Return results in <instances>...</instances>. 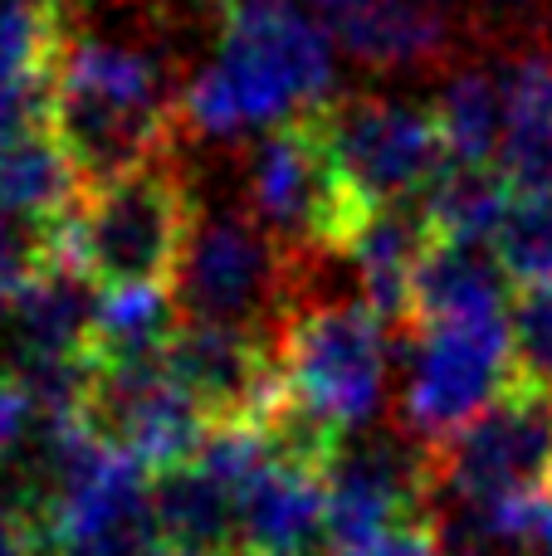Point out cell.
<instances>
[{
  "instance_id": "484cf974",
  "label": "cell",
  "mask_w": 552,
  "mask_h": 556,
  "mask_svg": "<svg viewBox=\"0 0 552 556\" xmlns=\"http://www.w3.org/2000/svg\"><path fill=\"white\" fill-rule=\"evenodd\" d=\"M514 352L518 371L552 391V288H528L514 298Z\"/></svg>"
},
{
  "instance_id": "5bb4252c",
  "label": "cell",
  "mask_w": 552,
  "mask_h": 556,
  "mask_svg": "<svg viewBox=\"0 0 552 556\" xmlns=\"http://www.w3.org/2000/svg\"><path fill=\"white\" fill-rule=\"evenodd\" d=\"M10 313H15V356H10V366L93 362L98 288L74 264L45 269Z\"/></svg>"
},
{
  "instance_id": "52a82bcc",
  "label": "cell",
  "mask_w": 552,
  "mask_h": 556,
  "mask_svg": "<svg viewBox=\"0 0 552 556\" xmlns=\"http://www.w3.org/2000/svg\"><path fill=\"white\" fill-rule=\"evenodd\" d=\"M514 323H440L411 327L406 386H401V434L421 450L455 440L518 381Z\"/></svg>"
},
{
  "instance_id": "8fae6325",
  "label": "cell",
  "mask_w": 552,
  "mask_h": 556,
  "mask_svg": "<svg viewBox=\"0 0 552 556\" xmlns=\"http://www.w3.org/2000/svg\"><path fill=\"white\" fill-rule=\"evenodd\" d=\"M166 371L211 415L215 430L264 425V415L274 410L284 391L269 337L221 323H191V317H181L172 346H166Z\"/></svg>"
},
{
  "instance_id": "d4e9b609",
  "label": "cell",
  "mask_w": 552,
  "mask_h": 556,
  "mask_svg": "<svg viewBox=\"0 0 552 556\" xmlns=\"http://www.w3.org/2000/svg\"><path fill=\"white\" fill-rule=\"evenodd\" d=\"M59 415H49V405L39 401V391L5 366L0 371V464L20 459V454H45L49 434H54Z\"/></svg>"
},
{
  "instance_id": "44dd1931",
  "label": "cell",
  "mask_w": 552,
  "mask_h": 556,
  "mask_svg": "<svg viewBox=\"0 0 552 556\" xmlns=\"http://www.w3.org/2000/svg\"><path fill=\"white\" fill-rule=\"evenodd\" d=\"M430 117L440 127L450 166H499V147H504V78H499V68H455L440 84Z\"/></svg>"
},
{
  "instance_id": "6da1fadb",
  "label": "cell",
  "mask_w": 552,
  "mask_h": 556,
  "mask_svg": "<svg viewBox=\"0 0 552 556\" xmlns=\"http://www.w3.org/2000/svg\"><path fill=\"white\" fill-rule=\"evenodd\" d=\"M333 49L303 0H225L215 54L186 84L181 117L215 142L318 117L333 103Z\"/></svg>"
},
{
  "instance_id": "ffe728a7",
  "label": "cell",
  "mask_w": 552,
  "mask_h": 556,
  "mask_svg": "<svg viewBox=\"0 0 552 556\" xmlns=\"http://www.w3.org/2000/svg\"><path fill=\"white\" fill-rule=\"evenodd\" d=\"M514 186L499 166H446L436 186L421 201V215L430 225L436 244H455V250H485L499 240L504 215L514 205Z\"/></svg>"
},
{
  "instance_id": "e0dca14e",
  "label": "cell",
  "mask_w": 552,
  "mask_h": 556,
  "mask_svg": "<svg viewBox=\"0 0 552 556\" xmlns=\"http://www.w3.org/2000/svg\"><path fill=\"white\" fill-rule=\"evenodd\" d=\"M84 195V172L49 123H35L0 142V211L5 215L39 225V230H59L78 215Z\"/></svg>"
},
{
  "instance_id": "ac0fdd59",
  "label": "cell",
  "mask_w": 552,
  "mask_h": 556,
  "mask_svg": "<svg viewBox=\"0 0 552 556\" xmlns=\"http://www.w3.org/2000/svg\"><path fill=\"white\" fill-rule=\"evenodd\" d=\"M504 147L499 172L518 195L552 191V49L528 45L504 59Z\"/></svg>"
},
{
  "instance_id": "f546056e",
  "label": "cell",
  "mask_w": 552,
  "mask_h": 556,
  "mask_svg": "<svg viewBox=\"0 0 552 556\" xmlns=\"http://www.w3.org/2000/svg\"><path fill=\"white\" fill-rule=\"evenodd\" d=\"M465 5H489V10H528L538 0H465Z\"/></svg>"
},
{
  "instance_id": "1f68e13d",
  "label": "cell",
  "mask_w": 552,
  "mask_h": 556,
  "mask_svg": "<svg viewBox=\"0 0 552 556\" xmlns=\"http://www.w3.org/2000/svg\"><path fill=\"white\" fill-rule=\"evenodd\" d=\"M235 556H254V552H235Z\"/></svg>"
},
{
  "instance_id": "ba28073f",
  "label": "cell",
  "mask_w": 552,
  "mask_h": 556,
  "mask_svg": "<svg viewBox=\"0 0 552 556\" xmlns=\"http://www.w3.org/2000/svg\"><path fill=\"white\" fill-rule=\"evenodd\" d=\"M342 181L362 205H406L446 176V142L430 108L377 93H342L318 113Z\"/></svg>"
},
{
  "instance_id": "30bf717a",
  "label": "cell",
  "mask_w": 552,
  "mask_h": 556,
  "mask_svg": "<svg viewBox=\"0 0 552 556\" xmlns=\"http://www.w3.org/2000/svg\"><path fill=\"white\" fill-rule=\"evenodd\" d=\"M426 450L406 434L342 444L328 469V542L333 556H362L401 522L426 518Z\"/></svg>"
},
{
  "instance_id": "83f0119b",
  "label": "cell",
  "mask_w": 552,
  "mask_h": 556,
  "mask_svg": "<svg viewBox=\"0 0 552 556\" xmlns=\"http://www.w3.org/2000/svg\"><path fill=\"white\" fill-rule=\"evenodd\" d=\"M0 556H35L25 503H0Z\"/></svg>"
},
{
  "instance_id": "603a6c76",
  "label": "cell",
  "mask_w": 552,
  "mask_h": 556,
  "mask_svg": "<svg viewBox=\"0 0 552 556\" xmlns=\"http://www.w3.org/2000/svg\"><path fill=\"white\" fill-rule=\"evenodd\" d=\"M494 260L518 293L552 288V191L514 195L494 240Z\"/></svg>"
},
{
  "instance_id": "9c48e42d",
  "label": "cell",
  "mask_w": 552,
  "mask_h": 556,
  "mask_svg": "<svg viewBox=\"0 0 552 556\" xmlns=\"http://www.w3.org/2000/svg\"><path fill=\"white\" fill-rule=\"evenodd\" d=\"M84 425L108 450L133 459L137 469H147L152 479L196 464L205 440L215 434L211 415L166 371V356L162 362H137V366L93 362Z\"/></svg>"
},
{
  "instance_id": "4dcf8cb0",
  "label": "cell",
  "mask_w": 552,
  "mask_h": 556,
  "mask_svg": "<svg viewBox=\"0 0 552 556\" xmlns=\"http://www.w3.org/2000/svg\"><path fill=\"white\" fill-rule=\"evenodd\" d=\"M39 5H49V10H59V5H68V0H39Z\"/></svg>"
},
{
  "instance_id": "7a4b0ae2",
  "label": "cell",
  "mask_w": 552,
  "mask_h": 556,
  "mask_svg": "<svg viewBox=\"0 0 552 556\" xmlns=\"http://www.w3.org/2000/svg\"><path fill=\"white\" fill-rule=\"evenodd\" d=\"M49 127L88 186L113 181L172 152L176 88L152 49L64 29L49 78Z\"/></svg>"
},
{
  "instance_id": "8992f818",
  "label": "cell",
  "mask_w": 552,
  "mask_h": 556,
  "mask_svg": "<svg viewBox=\"0 0 552 556\" xmlns=\"http://www.w3.org/2000/svg\"><path fill=\"white\" fill-rule=\"evenodd\" d=\"M244 201L250 220L299 254H348V244L372 220V205H362L342 181L318 117L260 137L244 166Z\"/></svg>"
},
{
  "instance_id": "7c38bea8",
  "label": "cell",
  "mask_w": 552,
  "mask_h": 556,
  "mask_svg": "<svg viewBox=\"0 0 552 556\" xmlns=\"http://www.w3.org/2000/svg\"><path fill=\"white\" fill-rule=\"evenodd\" d=\"M240 552L254 556H333L328 542V469L289 459L269 444L235 479Z\"/></svg>"
},
{
  "instance_id": "cb8c5ba5",
  "label": "cell",
  "mask_w": 552,
  "mask_h": 556,
  "mask_svg": "<svg viewBox=\"0 0 552 556\" xmlns=\"http://www.w3.org/2000/svg\"><path fill=\"white\" fill-rule=\"evenodd\" d=\"M68 225L39 230V225H25L0 211V307H15L20 298H25V288L45 269L74 264L68 260Z\"/></svg>"
},
{
  "instance_id": "4fadbf2b",
  "label": "cell",
  "mask_w": 552,
  "mask_h": 556,
  "mask_svg": "<svg viewBox=\"0 0 552 556\" xmlns=\"http://www.w3.org/2000/svg\"><path fill=\"white\" fill-rule=\"evenodd\" d=\"M328 39L372 68L436 64L450 49L446 0H309Z\"/></svg>"
},
{
  "instance_id": "7402d4cb",
  "label": "cell",
  "mask_w": 552,
  "mask_h": 556,
  "mask_svg": "<svg viewBox=\"0 0 552 556\" xmlns=\"http://www.w3.org/2000/svg\"><path fill=\"white\" fill-rule=\"evenodd\" d=\"M176 327H181V307H176L172 288H108L98 293L93 313V362H162Z\"/></svg>"
},
{
  "instance_id": "277c9868",
  "label": "cell",
  "mask_w": 552,
  "mask_h": 556,
  "mask_svg": "<svg viewBox=\"0 0 552 556\" xmlns=\"http://www.w3.org/2000/svg\"><path fill=\"white\" fill-rule=\"evenodd\" d=\"M284 401L348 444L387 395V323L362 298H303L274 337Z\"/></svg>"
},
{
  "instance_id": "f1b7e54d",
  "label": "cell",
  "mask_w": 552,
  "mask_h": 556,
  "mask_svg": "<svg viewBox=\"0 0 552 556\" xmlns=\"http://www.w3.org/2000/svg\"><path fill=\"white\" fill-rule=\"evenodd\" d=\"M538 556H552V489L543 498V522H538Z\"/></svg>"
},
{
  "instance_id": "9a60e30c",
  "label": "cell",
  "mask_w": 552,
  "mask_h": 556,
  "mask_svg": "<svg viewBox=\"0 0 552 556\" xmlns=\"http://www.w3.org/2000/svg\"><path fill=\"white\" fill-rule=\"evenodd\" d=\"M436 250L430 225L421 205H381L362 235L348 244V264L357 278V293L381 323H411V298H416V274L426 254Z\"/></svg>"
},
{
  "instance_id": "d6986e66",
  "label": "cell",
  "mask_w": 552,
  "mask_h": 556,
  "mask_svg": "<svg viewBox=\"0 0 552 556\" xmlns=\"http://www.w3.org/2000/svg\"><path fill=\"white\" fill-rule=\"evenodd\" d=\"M509 274L485 250H455L436 244L416 274V298H411L406 327H440V323H485V317H509Z\"/></svg>"
},
{
  "instance_id": "3957f363",
  "label": "cell",
  "mask_w": 552,
  "mask_h": 556,
  "mask_svg": "<svg viewBox=\"0 0 552 556\" xmlns=\"http://www.w3.org/2000/svg\"><path fill=\"white\" fill-rule=\"evenodd\" d=\"M191 235V186L166 152L113 176V181L88 186L84 205L68 225V260L98 293H108V288H172Z\"/></svg>"
},
{
  "instance_id": "5b68a950",
  "label": "cell",
  "mask_w": 552,
  "mask_h": 556,
  "mask_svg": "<svg viewBox=\"0 0 552 556\" xmlns=\"http://www.w3.org/2000/svg\"><path fill=\"white\" fill-rule=\"evenodd\" d=\"M303 254L279 244L250 215H211L196 220L181 274L172 293L191 323L244 327L260 337H279V327L303 303Z\"/></svg>"
},
{
  "instance_id": "2e32d148",
  "label": "cell",
  "mask_w": 552,
  "mask_h": 556,
  "mask_svg": "<svg viewBox=\"0 0 552 556\" xmlns=\"http://www.w3.org/2000/svg\"><path fill=\"white\" fill-rule=\"evenodd\" d=\"M59 45V10L39 0H0V142L49 123V78Z\"/></svg>"
},
{
  "instance_id": "4316f807",
  "label": "cell",
  "mask_w": 552,
  "mask_h": 556,
  "mask_svg": "<svg viewBox=\"0 0 552 556\" xmlns=\"http://www.w3.org/2000/svg\"><path fill=\"white\" fill-rule=\"evenodd\" d=\"M362 556H455L446 547V538L436 532V518H411L401 522L397 532H387V538L377 542V547H367Z\"/></svg>"
}]
</instances>
